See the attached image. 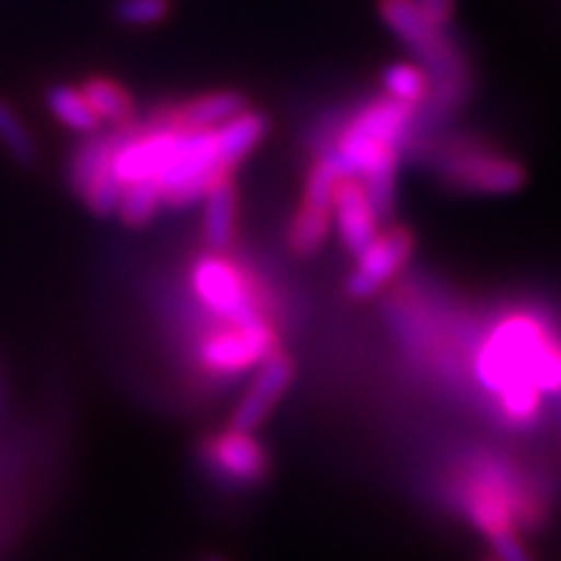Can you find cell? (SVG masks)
Instances as JSON below:
<instances>
[{
    "label": "cell",
    "mask_w": 561,
    "mask_h": 561,
    "mask_svg": "<svg viewBox=\"0 0 561 561\" xmlns=\"http://www.w3.org/2000/svg\"><path fill=\"white\" fill-rule=\"evenodd\" d=\"M436 170L456 190L479 195H507L525 184V167L479 140H450L438 152Z\"/></svg>",
    "instance_id": "5"
},
{
    "label": "cell",
    "mask_w": 561,
    "mask_h": 561,
    "mask_svg": "<svg viewBox=\"0 0 561 561\" xmlns=\"http://www.w3.org/2000/svg\"><path fill=\"white\" fill-rule=\"evenodd\" d=\"M378 15L427 72L433 104L442 112L461 104L470 89V72L444 26L430 21L415 0H378Z\"/></svg>",
    "instance_id": "4"
},
{
    "label": "cell",
    "mask_w": 561,
    "mask_h": 561,
    "mask_svg": "<svg viewBox=\"0 0 561 561\" xmlns=\"http://www.w3.org/2000/svg\"><path fill=\"white\" fill-rule=\"evenodd\" d=\"M170 15V0H118L115 18L124 26H152Z\"/></svg>",
    "instance_id": "21"
},
{
    "label": "cell",
    "mask_w": 561,
    "mask_h": 561,
    "mask_svg": "<svg viewBox=\"0 0 561 561\" xmlns=\"http://www.w3.org/2000/svg\"><path fill=\"white\" fill-rule=\"evenodd\" d=\"M241 112H247V98L241 92H207L198 95L186 104L161 106V110L149 118V124L167 126V129H184V133H207V129H218L227 121L238 118Z\"/></svg>",
    "instance_id": "13"
},
{
    "label": "cell",
    "mask_w": 561,
    "mask_h": 561,
    "mask_svg": "<svg viewBox=\"0 0 561 561\" xmlns=\"http://www.w3.org/2000/svg\"><path fill=\"white\" fill-rule=\"evenodd\" d=\"M476 376L495 401L502 424L536 427L545 396L561 392V335L545 318L513 312L493 327L476 353Z\"/></svg>",
    "instance_id": "1"
},
{
    "label": "cell",
    "mask_w": 561,
    "mask_h": 561,
    "mask_svg": "<svg viewBox=\"0 0 561 561\" xmlns=\"http://www.w3.org/2000/svg\"><path fill=\"white\" fill-rule=\"evenodd\" d=\"M118 135L92 138L78 147L69 167L72 190L95 215H115L121 201V184L112 175V149Z\"/></svg>",
    "instance_id": "11"
},
{
    "label": "cell",
    "mask_w": 561,
    "mask_h": 561,
    "mask_svg": "<svg viewBox=\"0 0 561 561\" xmlns=\"http://www.w3.org/2000/svg\"><path fill=\"white\" fill-rule=\"evenodd\" d=\"M161 209V195H158V186L152 181H140V184H129L121 190L118 201V218L126 227H147L156 213Z\"/></svg>",
    "instance_id": "20"
},
{
    "label": "cell",
    "mask_w": 561,
    "mask_h": 561,
    "mask_svg": "<svg viewBox=\"0 0 561 561\" xmlns=\"http://www.w3.org/2000/svg\"><path fill=\"white\" fill-rule=\"evenodd\" d=\"M195 293L224 321L266 318L264 304H259L244 273L224 259H204L195 266Z\"/></svg>",
    "instance_id": "8"
},
{
    "label": "cell",
    "mask_w": 561,
    "mask_h": 561,
    "mask_svg": "<svg viewBox=\"0 0 561 561\" xmlns=\"http://www.w3.org/2000/svg\"><path fill=\"white\" fill-rule=\"evenodd\" d=\"M415 3H419L421 12L436 23V26L447 30V23L453 18V0H415Z\"/></svg>",
    "instance_id": "22"
},
{
    "label": "cell",
    "mask_w": 561,
    "mask_h": 561,
    "mask_svg": "<svg viewBox=\"0 0 561 561\" xmlns=\"http://www.w3.org/2000/svg\"><path fill=\"white\" fill-rule=\"evenodd\" d=\"M0 147L7 149V156L21 167H35L37 144L32 138L30 126L15 112V106L0 98Z\"/></svg>",
    "instance_id": "19"
},
{
    "label": "cell",
    "mask_w": 561,
    "mask_h": 561,
    "mask_svg": "<svg viewBox=\"0 0 561 561\" xmlns=\"http://www.w3.org/2000/svg\"><path fill=\"white\" fill-rule=\"evenodd\" d=\"M81 95L98 115L101 124L110 126H129L135 121V101L133 95L112 78H87L81 83Z\"/></svg>",
    "instance_id": "16"
},
{
    "label": "cell",
    "mask_w": 561,
    "mask_h": 561,
    "mask_svg": "<svg viewBox=\"0 0 561 561\" xmlns=\"http://www.w3.org/2000/svg\"><path fill=\"white\" fill-rule=\"evenodd\" d=\"M275 350H278V341L266 318L224 321L221 330L209 333L201 344V364L213 376H238L252 364L264 362Z\"/></svg>",
    "instance_id": "7"
},
{
    "label": "cell",
    "mask_w": 561,
    "mask_h": 561,
    "mask_svg": "<svg viewBox=\"0 0 561 561\" xmlns=\"http://www.w3.org/2000/svg\"><path fill=\"white\" fill-rule=\"evenodd\" d=\"M46 106L55 115L58 124H64L72 133H95L101 121L81 95V89L69 87V83H55L46 92Z\"/></svg>",
    "instance_id": "18"
},
{
    "label": "cell",
    "mask_w": 561,
    "mask_h": 561,
    "mask_svg": "<svg viewBox=\"0 0 561 561\" xmlns=\"http://www.w3.org/2000/svg\"><path fill=\"white\" fill-rule=\"evenodd\" d=\"M413 112L390 98L364 106L330 149L341 175L358 178L378 218H390L396 207V172L401 140Z\"/></svg>",
    "instance_id": "3"
},
{
    "label": "cell",
    "mask_w": 561,
    "mask_h": 561,
    "mask_svg": "<svg viewBox=\"0 0 561 561\" xmlns=\"http://www.w3.org/2000/svg\"><path fill=\"white\" fill-rule=\"evenodd\" d=\"M333 215L344 250L358 255L378 236V218L358 178L341 175L333 190Z\"/></svg>",
    "instance_id": "14"
},
{
    "label": "cell",
    "mask_w": 561,
    "mask_h": 561,
    "mask_svg": "<svg viewBox=\"0 0 561 561\" xmlns=\"http://www.w3.org/2000/svg\"><path fill=\"white\" fill-rule=\"evenodd\" d=\"M381 83H385V98L407 106L410 112H415L430 101V78L419 64H404V60L392 64L381 75Z\"/></svg>",
    "instance_id": "17"
},
{
    "label": "cell",
    "mask_w": 561,
    "mask_h": 561,
    "mask_svg": "<svg viewBox=\"0 0 561 561\" xmlns=\"http://www.w3.org/2000/svg\"><path fill=\"white\" fill-rule=\"evenodd\" d=\"M415 247V238L410 229L390 227L378 232L358 255H355L353 273L347 278V293L353 298H373L378 289L390 284L396 275L404 270Z\"/></svg>",
    "instance_id": "9"
},
{
    "label": "cell",
    "mask_w": 561,
    "mask_h": 561,
    "mask_svg": "<svg viewBox=\"0 0 561 561\" xmlns=\"http://www.w3.org/2000/svg\"><path fill=\"white\" fill-rule=\"evenodd\" d=\"M201 561H227V559H224V556H204Z\"/></svg>",
    "instance_id": "23"
},
{
    "label": "cell",
    "mask_w": 561,
    "mask_h": 561,
    "mask_svg": "<svg viewBox=\"0 0 561 561\" xmlns=\"http://www.w3.org/2000/svg\"><path fill=\"white\" fill-rule=\"evenodd\" d=\"M201 458L218 479L236 488H259L270 476V456L259 438L244 430L229 427L207 438L201 447Z\"/></svg>",
    "instance_id": "10"
},
{
    "label": "cell",
    "mask_w": 561,
    "mask_h": 561,
    "mask_svg": "<svg viewBox=\"0 0 561 561\" xmlns=\"http://www.w3.org/2000/svg\"><path fill=\"white\" fill-rule=\"evenodd\" d=\"M339 178L341 172L330 152L318 156L310 172H307L301 204H298L296 218L289 224L287 236L289 250L298 259L316 255L324 247L327 238H330V227H333V190Z\"/></svg>",
    "instance_id": "6"
},
{
    "label": "cell",
    "mask_w": 561,
    "mask_h": 561,
    "mask_svg": "<svg viewBox=\"0 0 561 561\" xmlns=\"http://www.w3.org/2000/svg\"><path fill=\"white\" fill-rule=\"evenodd\" d=\"M481 561H499V559H493V556H484V559H481Z\"/></svg>",
    "instance_id": "24"
},
{
    "label": "cell",
    "mask_w": 561,
    "mask_h": 561,
    "mask_svg": "<svg viewBox=\"0 0 561 561\" xmlns=\"http://www.w3.org/2000/svg\"><path fill=\"white\" fill-rule=\"evenodd\" d=\"M289 381H293V362H289L287 355L280 353V350H275L273 355H266L264 362H261L259 373H255V378L247 387L244 399L238 401L229 427L244 430V433L259 430L266 415L273 413V407L280 401Z\"/></svg>",
    "instance_id": "12"
},
{
    "label": "cell",
    "mask_w": 561,
    "mask_h": 561,
    "mask_svg": "<svg viewBox=\"0 0 561 561\" xmlns=\"http://www.w3.org/2000/svg\"><path fill=\"white\" fill-rule=\"evenodd\" d=\"M458 513L488 541L522 536L545 527L550 504L541 484L516 465L495 456H476L453 490Z\"/></svg>",
    "instance_id": "2"
},
{
    "label": "cell",
    "mask_w": 561,
    "mask_h": 561,
    "mask_svg": "<svg viewBox=\"0 0 561 561\" xmlns=\"http://www.w3.org/2000/svg\"><path fill=\"white\" fill-rule=\"evenodd\" d=\"M236 218H238V193L232 178L224 184L213 186L204 195V238L213 250L229 247L236 236Z\"/></svg>",
    "instance_id": "15"
}]
</instances>
